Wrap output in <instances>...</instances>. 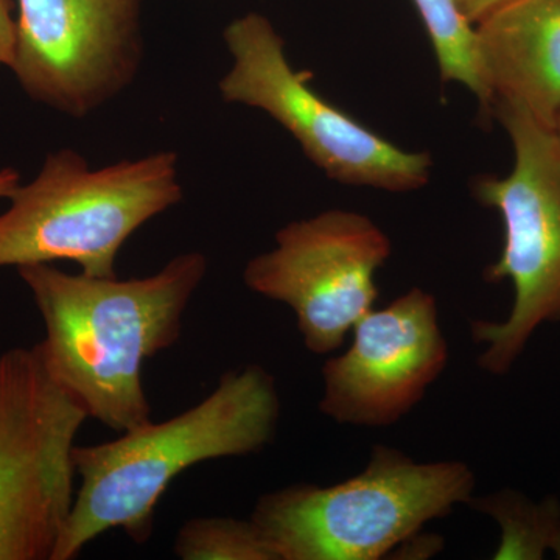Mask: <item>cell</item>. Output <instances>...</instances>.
<instances>
[{
    "instance_id": "cell-5",
    "label": "cell",
    "mask_w": 560,
    "mask_h": 560,
    "mask_svg": "<svg viewBox=\"0 0 560 560\" xmlns=\"http://www.w3.org/2000/svg\"><path fill=\"white\" fill-rule=\"evenodd\" d=\"M492 116L510 135V175L474 180V197L503 220L499 260L485 270L486 282L510 280L514 302L503 320H470V334L485 346L478 366L508 374L540 326L560 320V142L525 110L495 102Z\"/></svg>"
},
{
    "instance_id": "cell-18",
    "label": "cell",
    "mask_w": 560,
    "mask_h": 560,
    "mask_svg": "<svg viewBox=\"0 0 560 560\" xmlns=\"http://www.w3.org/2000/svg\"><path fill=\"white\" fill-rule=\"evenodd\" d=\"M551 551L555 552L556 559L560 560V529L558 536H556L555 541H552Z\"/></svg>"
},
{
    "instance_id": "cell-16",
    "label": "cell",
    "mask_w": 560,
    "mask_h": 560,
    "mask_svg": "<svg viewBox=\"0 0 560 560\" xmlns=\"http://www.w3.org/2000/svg\"><path fill=\"white\" fill-rule=\"evenodd\" d=\"M512 0H455L456 7L470 24L486 20L501 7L508 5Z\"/></svg>"
},
{
    "instance_id": "cell-8",
    "label": "cell",
    "mask_w": 560,
    "mask_h": 560,
    "mask_svg": "<svg viewBox=\"0 0 560 560\" xmlns=\"http://www.w3.org/2000/svg\"><path fill=\"white\" fill-rule=\"evenodd\" d=\"M390 250L370 217L326 210L279 230L275 248L246 264L243 282L293 311L308 352L330 355L375 307L377 272Z\"/></svg>"
},
{
    "instance_id": "cell-9",
    "label": "cell",
    "mask_w": 560,
    "mask_h": 560,
    "mask_svg": "<svg viewBox=\"0 0 560 560\" xmlns=\"http://www.w3.org/2000/svg\"><path fill=\"white\" fill-rule=\"evenodd\" d=\"M13 70L40 105L83 119L127 90L142 65V0H16Z\"/></svg>"
},
{
    "instance_id": "cell-4",
    "label": "cell",
    "mask_w": 560,
    "mask_h": 560,
    "mask_svg": "<svg viewBox=\"0 0 560 560\" xmlns=\"http://www.w3.org/2000/svg\"><path fill=\"white\" fill-rule=\"evenodd\" d=\"M183 198L175 151L101 168L79 151H54L0 213V268L69 260L83 275L114 278L128 238Z\"/></svg>"
},
{
    "instance_id": "cell-12",
    "label": "cell",
    "mask_w": 560,
    "mask_h": 560,
    "mask_svg": "<svg viewBox=\"0 0 560 560\" xmlns=\"http://www.w3.org/2000/svg\"><path fill=\"white\" fill-rule=\"evenodd\" d=\"M425 27L444 83H458L478 98L482 114L492 116L493 98L482 80L477 32L455 0H412Z\"/></svg>"
},
{
    "instance_id": "cell-7",
    "label": "cell",
    "mask_w": 560,
    "mask_h": 560,
    "mask_svg": "<svg viewBox=\"0 0 560 560\" xmlns=\"http://www.w3.org/2000/svg\"><path fill=\"white\" fill-rule=\"evenodd\" d=\"M88 419L36 346L0 355V560H51L75 499L72 453Z\"/></svg>"
},
{
    "instance_id": "cell-1",
    "label": "cell",
    "mask_w": 560,
    "mask_h": 560,
    "mask_svg": "<svg viewBox=\"0 0 560 560\" xmlns=\"http://www.w3.org/2000/svg\"><path fill=\"white\" fill-rule=\"evenodd\" d=\"M46 327L40 360L88 418L128 431L151 420L142 366L171 349L208 272L198 250L173 257L145 278L69 275L51 264L18 268Z\"/></svg>"
},
{
    "instance_id": "cell-10",
    "label": "cell",
    "mask_w": 560,
    "mask_h": 560,
    "mask_svg": "<svg viewBox=\"0 0 560 560\" xmlns=\"http://www.w3.org/2000/svg\"><path fill=\"white\" fill-rule=\"evenodd\" d=\"M447 361L436 298L408 290L372 308L353 327L348 350L326 360L319 411L341 425H394L423 400Z\"/></svg>"
},
{
    "instance_id": "cell-13",
    "label": "cell",
    "mask_w": 560,
    "mask_h": 560,
    "mask_svg": "<svg viewBox=\"0 0 560 560\" xmlns=\"http://www.w3.org/2000/svg\"><path fill=\"white\" fill-rule=\"evenodd\" d=\"M467 506L499 523L500 545L493 559H541L560 529V503L548 497L534 503L515 490L474 497Z\"/></svg>"
},
{
    "instance_id": "cell-11",
    "label": "cell",
    "mask_w": 560,
    "mask_h": 560,
    "mask_svg": "<svg viewBox=\"0 0 560 560\" xmlns=\"http://www.w3.org/2000/svg\"><path fill=\"white\" fill-rule=\"evenodd\" d=\"M475 32L482 80L493 103L517 106L555 130L560 114V0H512L478 22Z\"/></svg>"
},
{
    "instance_id": "cell-14",
    "label": "cell",
    "mask_w": 560,
    "mask_h": 560,
    "mask_svg": "<svg viewBox=\"0 0 560 560\" xmlns=\"http://www.w3.org/2000/svg\"><path fill=\"white\" fill-rule=\"evenodd\" d=\"M173 550L183 560H278L250 518H191L179 529Z\"/></svg>"
},
{
    "instance_id": "cell-3",
    "label": "cell",
    "mask_w": 560,
    "mask_h": 560,
    "mask_svg": "<svg viewBox=\"0 0 560 560\" xmlns=\"http://www.w3.org/2000/svg\"><path fill=\"white\" fill-rule=\"evenodd\" d=\"M475 486V471L463 460L418 463L399 448L375 445L355 477L264 493L250 521L278 560H378L469 504Z\"/></svg>"
},
{
    "instance_id": "cell-15",
    "label": "cell",
    "mask_w": 560,
    "mask_h": 560,
    "mask_svg": "<svg viewBox=\"0 0 560 560\" xmlns=\"http://www.w3.org/2000/svg\"><path fill=\"white\" fill-rule=\"evenodd\" d=\"M16 47L14 0H0V68H10Z\"/></svg>"
},
{
    "instance_id": "cell-19",
    "label": "cell",
    "mask_w": 560,
    "mask_h": 560,
    "mask_svg": "<svg viewBox=\"0 0 560 560\" xmlns=\"http://www.w3.org/2000/svg\"><path fill=\"white\" fill-rule=\"evenodd\" d=\"M555 131H556V135H558V139H559V142H560V114H559V117H558V121H556Z\"/></svg>"
},
{
    "instance_id": "cell-17",
    "label": "cell",
    "mask_w": 560,
    "mask_h": 560,
    "mask_svg": "<svg viewBox=\"0 0 560 560\" xmlns=\"http://www.w3.org/2000/svg\"><path fill=\"white\" fill-rule=\"evenodd\" d=\"M21 186V175L16 168L5 167L0 171V200H9L14 190Z\"/></svg>"
},
{
    "instance_id": "cell-2",
    "label": "cell",
    "mask_w": 560,
    "mask_h": 560,
    "mask_svg": "<svg viewBox=\"0 0 560 560\" xmlns=\"http://www.w3.org/2000/svg\"><path fill=\"white\" fill-rule=\"evenodd\" d=\"M279 418L275 377L248 364L224 372L205 400L175 418L149 420L114 441L75 445L80 488L51 560L75 559L110 529L145 544L154 510L179 474L205 460L264 451L275 440Z\"/></svg>"
},
{
    "instance_id": "cell-6",
    "label": "cell",
    "mask_w": 560,
    "mask_h": 560,
    "mask_svg": "<svg viewBox=\"0 0 560 560\" xmlns=\"http://www.w3.org/2000/svg\"><path fill=\"white\" fill-rule=\"evenodd\" d=\"M223 38L232 65L219 83L221 98L268 114L327 178L386 191L427 186L430 154L400 149L313 90L312 73L293 68L285 40L264 14L235 18Z\"/></svg>"
}]
</instances>
